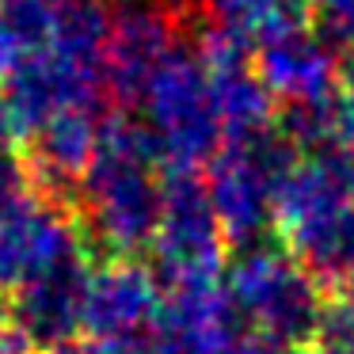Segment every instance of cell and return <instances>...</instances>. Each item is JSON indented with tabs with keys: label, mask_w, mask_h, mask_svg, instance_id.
<instances>
[{
	"label": "cell",
	"mask_w": 354,
	"mask_h": 354,
	"mask_svg": "<svg viewBox=\"0 0 354 354\" xmlns=\"http://www.w3.org/2000/svg\"><path fill=\"white\" fill-rule=\"evenodd\" d=\"M160 153L141 118H103L100 149L77 191V225L84 248L100 259H145L164 206Z\"/></svg>",
	"instance_id": "6da1fadb"
},
{
	"label": "cell",
	"mask_w": 354,
	"mask_h": 354,
	"mask_svg": "<svg viewBox=\"0 0 354 354\" xmlns=\"http://www.w3.org/2000/svg\"><path fill=\"white\" fill-rule=\"evenodd\" d=\"M225 290L248 331L301 351L308 346L324 305V286L282 240L267 236L259 244L236 248V255L225 263Z\"/></svg>",
	"instance_id": "7a4b0ae2"
},
{
	"label": "cell",
	"mask_w": 354,
	"mask_h": 354,
	"mask_svg": "<svg viewBox=\"0 0 354 354\" xmlns=\"http://www.w3.org/2000/svg\"><path fill=\"white\" fill-rule=\"evenodd\" d=\"M141 122L153 133L164 171H202L225 145V130L209 95V73L198 46L176 42L156 65L138 100Z\"/></svg>",
	"instance_id": "3957f363"
},
{
	"label": "cell",
	"mask_w": 354,
	"mask_h": 354,
	"mask_svg": "<svg viewBox=\"0 0 354 354\" xmlns=\"http://www.w3.org/2000/svg\"><path fill=\"white\" fill-rule=\"evenodd\" d=\"M297 156L301 149L278 130V122L252 138L225 141L209 156L202 179L232 252L274 236V194Z\"/></svg>",
	"instance_id": "277c9868"
},
{
	"label": "cell",
	"mask_w": 354,
	"mask_h": 354,
	"mask_svg": "<svg viewBox=\"0 0 354 354\" xmlns=\"http://www.w3.org/2000/svg\"><path fill=\"white\" fill-rule=\"evenodd\" d=\"M225 263H229V240L209 202L206 179L198 171H168L149 267L164 286H179L225 274Z\"/></svg>",
	"instance_id": "5b68a950"
},
{
	"label": "cell",
	"mask_w": 354,
	"mask_h": 354,
	"mask_svg": "<svg viewBox=\"0 0 354 354\" xmlns=\"http://www.w3.org/2000/svg\"><path fill=\"white\" fill-rule=\"evenodd\" d=\"M77 255H88V248L65 202L35 191L0 214V293L19 290Z\"/></svg>",
	"instance_id": "8992f818"
},
{
	"label": "cell",
	"mask_w": 354,
	"mask_h": 354,
	"mask_svg": "<svg viewBox=\"0 0 354 354\" xmlns=\"http://www.w3.org/2000/svg\"><path fill=\"white\" fill-rule=\"evenodd\" d=\"M244 335V316L217 278L164 286L156 320L149 328V339L160 354H229Z\"/></svg>",
	"instance_id": "52a82bcc"
},
{
	"label": "cell",
	"mask_w": 354,
	"mask_h": 354,
	"mask_svg": "<svg viewBox=\"0 0 354 354\" xmlns=\"http://www.w3.org/2000/svg\"><path fill=\"white\" fill-rule=\"evenodd\" d=\"M19 138H31L46 118L69 107H103V73L95 65L73 62L57 50H35L16 62L0 84Z\"/></svg>",
	"instance_id": "ba28073f"
},
{
	"label": "cell",
	"mask_w": 354,
	"mask_h": 354,
	"mask_svg": "<svg viewBox=\"0 0 354 354\" xmlns=\"http://www.w3.org/2000/svg\"><path fill=\"white\" fill-rule=\"evenodd\" d=\"M198 54L209 73V95H214L225 141L252 138L278 122V100L255 69L252 46L225 35L221 27H206L198 39Z\"/></svg>",
	"instance_id": "9c48e42d"
},
{
	"label": "cell",
	"mask_w": 354,
	"mask_h": 354,
	"mask_svg": "<svg viewBox=\"0 0 354 354\" xmlns=\"http://www.w3.org/2000/svg\"><path fill=\"white\" fill-rule=\"evenodd\" d=\"M171 46H176V31H171V16L160 4L133 0V4L111 12L107 42H103V95H107V103H115L118 111L138 107L149 77L171 54Z\"/></svg>",
	"instance_id": "30bf717a"
},
{
	"label": "cell",
	"mask_w": 354,
	"mask_h": 354,
	"mask_svg": "<svg viewBox=\"0 0 354 354\" xmlns=\"http://www.w3.org/2000/svg\"><path fill=\"white\" fill-rule=\"evenodd\" d=\"M164 282L145 259H100L88 270L84 290V335L138 339L149 335Z\"/></svg>",
	"instance_id": "8fae6325"
},
{
	"label": "cell",
	"mask_w": 354,
	"mask_h": 354,
	"mask_svg": "<svg viewBox=\"0 0 354 354\" xmlns=\"http://www.w3.org/2000/svg\"><path fill=\"white\" fill-rule=\"evenodd\" d=\"M92 263V255H77V259L24 282L19 290L4 293L8 320L24 331L27 343L39 354L84 335V290Z\"/></svg>",
	"instance_id": "7c38bea8"
},
{
	"label": "cell",
	"mask_w": 354,
	"mask_h": 354,
	"mask_svg": "<svg viewBox=\"0 0 354 354\" xmlns=\"http://www.w3.org/2000/svg\"><path fill=\"white\" fill-rule=\"evenodd\" d=\"M103 133V107H69L57 111L54 118L39 126L31 133V168H35V191H42L46 198L77 206L80 176L88 171L95 149H100Z\"/></svg>",
	"instance_id": "4fadbf2b"
},
{
	"label": "cell",
	"mask_w": 354,
	"mask_h": 354,
	"mask_svg": "<svg viewBox=\"0 0 354 354\" xmlns=\"http://www.w3.org/2000/svg\"><path fill=\"white\" fill-rule=\"evenodd\" d=\"M255 69L267 80L278 103L320 100V95H331L343 84L339 50L313 24L290 27V31L259 42L255 46Z\"/></svg>",
	"instance_id": "5bb4252c"
},
{
	"label": "cell",
	"mask_w": 354,
	"mask_h": 354,
	"mask_svg": "<svg viewBox=\"0 0 354 354\" xmlns=\"http://www.w3.org/2000/svg\"><path fill=\"white\" fill-rule=\"evenodd\" d=\"M206 4L209 27H221L225 35L240 39L252 50L290 27L313 24L308 0H206Z\"/></svg>",
	"instance_id": "9a60e30c"
},
{
	"label": "cell",
	"mask_w": 354,
	"mask_h": 354,
	"mask_svg": "<svg viewBox=\"0 0 354 354\" xmlns=\"http://www.w3.org/2000/svg\"><path fill=\"white\" fill-rule=\"evenodd\" d=\"M308 354H354V282L324 290V305L316 316Z\"/></svg>",
	"instance_id": "2e32d148"
},
{
	"label": "cell",
	"mask_w": 354,
	"mask_h": 354,
	"mask_svg": "<svg viewBox=\"0 0 354 354\" xmlns=\"http://www.w3.org/2000/svg\"><path fill=\"white\" fill-rule=\"evenodd\" d=\"M27 194H35L31 156L24 149H16L12 138H0V214L16 202H24Z\"/></svg>",
	"instance_id": "e0dca14e"
},
{
	"label": "cell",
	"mask_w": 354,
	"mask_h": 354,
	"mask_svg": "<svg viewBox=\"0 0 354 354\" xmlns=\"http://www.w3.org/2000/svg\"><path fill=\"white\" fill-rule=\"evenodd\" d=\"M313 27L335 50L354 46V0H308Z\"/></svg>",
	"instance_id": "ac0fdd59"
},
{
	"label": "cell",
	"mask_w": 354,
	"mask_h": 354,
	"mask_svg": "<svg viewBox=\"0 0 354 354\" xmlns=\"http://www.w3.org/2000/svg\"><path fill=\"white\" fill-rule=\"evenodd\" d=\"M42 354H126V339H95V335H84V339H69V343H57Z\"/></svg>",
	"instance_id": "d6986e66"
},
{
	"label": "cell",
	"mask_w": 354,
	"mask_h": 354,
	"mask_svg": "<svg viewBox=\"0 0 354 354\" xmlns=\"http://www.w3.org/2000/svg\"><path fill=\"white\" fill-rule=\"evenodd\" d=\"M229 354H305V351H301V346H290V343H278V339H267V335L248 331V335L240 339Z\"/></svg>",
	"instance_id": "ffe728a7"
},
{
	"label": "cell",
	"mask_w": 354,
	"mask_h": 354,
	"mask_svg": "<svg viewBox=\"0 0 354 354\" xmlns=\"http://www.w3.org/2000/svg\"><path fill=\"white\" fill-rule=\"evenodd\" d=\"M19 42L12 39V31H8V19H4V12H0V84H4V77H8L12 69H16V62H19Z\"/></svg>",
	"instance_id": "44dd1931"
},
{
	"label": "cell",
	"mask_w": 354,
	"mask_h": 354,
	"mask_svg": "<svg viewBox=\"0 0 354 354\" xmlns=\"http://www.w3.org/2000/svg\"><path fill=\"white\" fill-rule=\"evenodd\" d=\"M0 138H12V141L19 138L16 118H12V111H8V100H4V92H0Z\"/></svg>",
	"instance_id": "7402d4cb"
},
{
	"label": "cell",
	"mask_w": 354,
	"mask_h": 354,
	"mask_svg": "<svg viewBox=\"0 0 354 354\" xmlns=\"http://www.w3.org/2000/svg\"><path fill=\"white\" fill-rule=\"evenodd\" d=\"M339 77H343V88L354 92V46H346L343 54H339Z\"/></svg>",
	"instance_id": "603a6c76"
},
{
	"label": "cell",
	"mask_w": 354,
	"mask_h": 354,
	"mask_svg": "<svg viewBox=\"0 0 354 354\" xmlns=\"http://www.w3.org/2000/svg\"><path fill=\"white\" fill-rule=\"evenodd\" d=\"M4 316H8V308H4V293H0V320H4Z\"/></svg>",
	"instance_id": "cb8c5ba5"
}]
</instances>
